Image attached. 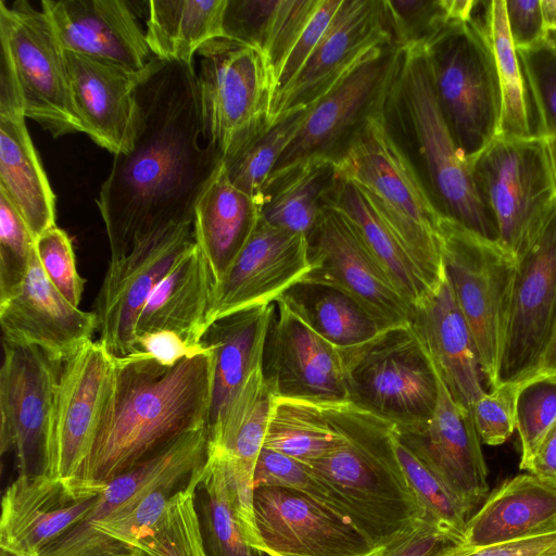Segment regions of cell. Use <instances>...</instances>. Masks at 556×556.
I'll return each mask as SVG.
<instances>
[{
	"instance_id": "cell-1",
	"label": "cell",
	"mask_w": 556,
	"mask_h": 556,
	"mask_svg": "<svg viewBox=\"0 0 556 556\" xmlns=\"http://www.w3.org/2000/svg\"><path fill=\"white\" fill-rule=\"evenodd\" d=\"M200 137L193 64L154 58L136 89L132 146L114 155L97 199L111 261L161 228L194 220L195 206L223 163L219 149L201 146Z\"/></svg>"
},
{
	"instance_id": "cell-2",
	"label": "cell",
	"mask_w": 556,
	"mask_h": 556,
	"mask_svg": "<svg viewBox=\"0 0 556 556\" xmlns=\"http://www.w3.org/2000/svg\"><path fill=\"white\" fill-rule=\"evenodd\" d=\"M213 358L205 351L174 366L143 352L115 357L111 395L79 478L106 483L207 427Z\"/></svg>"
},
{
	"instance_id": "cell-3",
	"label": "cell",
	"mask_w": 556,
	"mask_h": 556,
	"mask_svg": "<svg viewBox=\"0 0 556 556\" xmlns=\"http://www.w3.org/2000/svg\"><path fill=\"white\" fill-rule=\"evenodd\" d=\"M320 405L339 438L308 466L341 496L353 525L383 548L427 519L394 450L397 427L352 401Z\"/></svg>"
},
{
	"instance_id": "cell-4",
	"label": "cell",
	"mask_w": 556,
	"mask_h": 556,
	"mask_svg": "<svg viewBox=\"0 0 556 556\" xmlns=\"http://www.w3.org/2000/svg\"><path fill=\"white\" fill-rule=\"evenodd\" d=\"M386 105L366 121L336 161L337 172L369 198L433 289L445 275L440 239L444 215L394 139Z\"/></svg>"
},
{
	"instance_id": "cell-5",
	"label": "cell",
	"mask_w": 556,
	"mask_h": 556,
	"mask_svg": "<svg viewBox=\"0 0 556 556\" xmlns=\"http://www.w3.org/2000/svg\"><path fill=\"white\" fill-rule=\"evenodd\" d=\"M386 110L413 139L427 189L442 215L498 241L497 229L476 188L471 166L457 147L439 105L426 50H401Z\"/></svg>"
},
{
	"instance_id": "cell-6",
	"label": "cell",
	"mask_w": 556,
	"mask_h": 556,
	"mask_svg": "<svg viewBox=\"0 0 556 556\" xmlns=\"http://www.w3.org/2000/svg\"><path fill=\"white\" fill-rule=\"evenodd\" d=\"M489 1H476L468 21L447 28L426 50L442 114L470 163L498 135L502 98L486 31Z\"/></svg>"
},
{
	"instance_id": "cell-7",
	"label": "cell",
	"mask_w": 556,
	"mask_h": 556,
	"mask_svg": "<svg viewBox=\"0 0 556 556\" xmlns=\"http://www.w3.org/2000/svg\"><path fill=\"white\" fill-rule=\"evenodd\" d=\"M445 276L471 330L483 377L496 387L517 257L498 241L443 216L440 223Z\"/></svg>"
},
{
	"instance_id": "cell-8",
	"label": "cell",
	"mask_w": 556,
	"mask_h": 556,
	"mask_svg": "<svg viewBox=\"0 0 556 556\" xmlns=\"http://www.w3.org/2000/svg\"><path fill=\"white\" fill-rule=\"evenodd\" d=\"M470 166L481 201L496 226L498 242L518 258L556 205L546 139L496 137Z\"/></svg>"
},
{
	"instance_id": "cell-9",
	"label": "cell",
	"mask_w": 556,
	"mask_h": 556,
	"mask_svg": "<svg viewBox=\"0 0 556 556\" xmlns=\"http://www.w3.org/2000/svg\"><path fill=\"white\" fill-rule=\"evenodd\" d=\"M349 401L419 433L438 400V376L410 323L394 326L346 359Z\"/></svg>"
},
{
	"instance_id": "cell-10",
	"label": "cell",
	"mask_w": 556,
	"mask_h": 556,
	"mask_svg": "<svg viewBox=\"0 0 556 556\" xmlns=\"http://www.w3.org/2000/svg\"><path fill=\"white\" fill-rule=\"evenodd\" d=\"M197 54L203 138L224 155L270 124L271 76L257 49L228 38L206 42Z\"/></svg>"
},
{
	"instance_id": "cell-11",
	"label": "cell",
	"mask_w": 556,
	"mask_h": 556,
	"mask_svg": "<svg viewBox=\"0 0 556 556\" xmlns=\"http://www.w3.org/2000/svg\"><path fill=\"white\" fill-rule=\"evenodd\" d=\"M400 58L401 49L395 45L375 49L308 106L300 130L274 167L267 185L308 161L336 162L366 121L386 105Z\"/></svg>"
},
{
	"instance_id": "cell-12",
	"label": "cell",
	"mask_w": 556,
	"mask_h": 556,
	"mask_svg": "<svg viewBox=\"0 0 556 556\" xmlns=\"http://www.w3.org/2000/svg\"><path fill=\"white\" fill-rule=\"evenodd\" d=\"M0 45L8 53L25 116L54 138L84 132L76 112L64 51L42 11L17 0L0 1Z\"/></svg>"
},
{
	"instance_id": "cell-13",
	"label": "cell",
	"mask_w": 556,
	"mask_h": 556,
	"mask_svg": "<svg viewBox=\"0 0 556 556\" xmlns=\"http://www.w3.org/2000/svg\"><path fill=\"white\" fill-rule=\"evenodd\" d=\"M197 244L192 222L173 224L111 261L97 296L99 342L114 357L137 353L136 324L150 295Z\"/></svg>"
},
{
	"instance_id": "cell-14",
	"label": "cell",
	"mask_w": 556,
	"mask_h": 556,
	"mask_svg": "<svg viewBox=\"0 0 556 556\" xmlns=\"http://www.w3.org/2000/svg\"><path fill=\"white\" fill-rule=\"evenodd\" d=\"M61 367L38 346L3 341L0 451L14 453L21 475L47 473Z\"/></svg>"
},
{
	"instance_id": "cell-15",
	"label": "cell",
	"mask_w": 556,
	"mask_h": 556,
	"mask_svg": "<svg viewBox=\"0 0 556 556\" xmlns=\"http://www.w3.org/2000/svg\"><path fill=\"white\" fill-rule=\"evenodd\" d=\"M555 323L556 205L535 240L517 258L496 387L518 384L536 374Z\"/></svg>"
},
{
	"instance_id": "cell-16",
	"label": "cell",
	"mask_w": 556,
	"mask_h": 556,
	"mask_svg": "<svg viewBox=\"0 0 556 556\" xmlns=\"http://www.w3.org/2000/svg\"><path fill=\"white\" fill-rule=\"evenodd\" d=\"M115 357L92 340L62 363L47 475L77 478L96 441L111 395Z\"/></svg>"
},
{
	"instance_id": "cell-17",
	"label": "cell",
	"mask_w": 556,
	"mask_h": 556,
	"mask_svg": "<svg viewBox=\"0 0 556 556\" xmlns=\"http://www.w3.org/2000/svg\"><path fill=\"white\" fill-rule=\"evenodd\" d=\"M274 306L263 371L275 395L317 403L349 401L342 352L323 338L285 294Z\"/></svg>"
},
{
	"instance_id": "cell-18",
	"label": "cell",
	"mask_w": 556,
	"mask_h": 556,
	"mask_svg": "<svg viewBox=\"0 0 556 556\" xmlns=\"http://www.w3.org/2000/svg\"><path fill=\"white\" fill-rule=\"evenodd\" d=\"M256 548L270 556H375L376 547L349 519L290 489L253 492Z\"/></svg>"
},
{
	"instance_id": "cell-19",
	"label": "cell",
	"mask_w": 556,
	"mask_h": 556,
	"mask_svg": "<svg viewBox=\"0 0 556 556\" xmlns=\"http://www.w3.org/2000/svg\"><path fill=\"white\" fill-rule=\"evenodd\" d=\"M308 243L313 268L302 281L339 290L392 326L409 323L412 306L339 211L324 213Z\"/></svg>"
},
{
	"instance_id": "cell-20",
	"label": "cell",
	"mask_w": 556,
	"mask_h": 556,
	"mask_svg": "<svg viewBox=\"0 0 556 556\" xmlns=\"http://www.w3.org/2000/svg\"><path fill=\"white\" fill-rule=\"evenodd\" d=\"M394 45L382 0H342L306 64L275 101L270 123L306 109L339 84L375 49Z\"/></svg>"
},
{
	"instance_id": "cell-21",
	"label": "cell",
	"mask_w": 556,
	"mask_h": 556,
	"mask_svg": "<svg viewBox=\"0 0 556 556\" xmlns=\"http://www.w3.org/2000/svg\"><path fill=\"white\" fill-rule=\"evenodd\" d=\"M104 486L79 477L63 480L47 473H18L2 496L0 549L37 556L88 515Z\"/></svg>"
},
{
	"instance_id": "cell-22",
	"label": "cell",
	"mask_w": 556,
	"mask_h": 556,
	"mask_svg": "<svg viewBox=\"0 0 556 556\" xmlns=\"http://www.w3.org/2000/svg\"><path fill=\"white\" fill-rule=\"evenodd\" d=\"M308 239L261 217L247 243L216 282L207 326L236 312L271 304L312 270Z\"/></svg>"
},
{
	"instance_id": "cell-23",
	"label": "cell",
	"mask_w": 556,
	"mask_h": 556,
	"mask_svg": "<svg viewBox=\"0 0 556 556\" xmlns=\"http://www.w3.org/2000/svg\"><path fill=\"white\" fill-rule=\"evenodd\" d=\"M41 7L64 51L132 73L143 72L155 58L127 1L42 0Z\"/></svg>"
},
{
	"instance_id": "cell-24",
	"label": "cell",
	"mask_w": 556,
	"mask_h": 556,
	"mask_svg": "<svg viewBox=\"0 0 556 556\" xmlns=\"http://www.w3.org/2000/svg\"><path fill=\"white\" fill-rule=\"evenodd\" d=\"M0 325L3 341L38 346L63 363L91 340L98 318L59 292L41 268L34 247L23 285L0 302Z\"/></svg>"
},
{
	"instance_id": "cell-25",
	"label": "cell",
	"mask_w": 556,
	"mask_h": 556,
	"mask_svg": "<svg viewBox=\"0 0 556 556\" xmlns=\"http://www.w3.org/2000/svg\"><path fill=\"white\" fill-rule=\"evenodd\" d=\"M400 434L472 515L489 492L481 441L471 412L453 399L439 376L437 405L427 426L419 433Z\"/></svg>"
},
{
	"instance_id": "cell-26",
	"label": "cell",
	"mask_w": 556,
	"mask_h": 556,
	"mask_svg": "<svg viewBox=\"0 0 556 556\" xmlns=\"http://www.w3.org/2000/svg\"><path fill=\"white\" fill-rule=\"evenodd\" d=\"M409 323L453 399L471 412L485 393L484 377L471 330L445 275L412 306Z\"/></svg>"
},
{
	"instance_id": "cell-27",
	"label": "cell",
	"mask_w": 556,
	"mask_h": 556,
	"mask_svg": "<svg viewBox=\"0 0 556 556\" xmlns=\"http://www.w3.org/2000/svg\"><path fill=\"white\" fill-rule=\"evenodd\" d=\"M64 56L84 132L114 155L128 152L134 139L136 89L144 71L132 73L68 51Z\"/></svg>"
},
{
	"instance_id": "cell-28",
	"label": "cell",
	"mask_w": 556,
	"mask_h": 556,
	"mask_svg": "<svg viewBox=\"0 0 556 556\" xmlns=\"http://www.w3.org/2000/svg\"><path fill=\"white\" fill-rule=\"evenodd\" d=\"M556 533V484L530 472L505 480L467 521L462 545L480 547Z\"/></svg>"
},
{
	"instance_id": "cell-29",
	"label": "cell",
	"mask_w": 556,
	"mask_h": 556,
	"mask_svg": "<svg viewBox=\"0 0 556 556\" xmlns=\"http://www.w3.org/2000/svg\"><path fill=\"white\" fill-rule=\"evenodd\" d=\"M274 303L252 306L211 323L201 345L213 358V383L207 419L211 431L251 371L263 363Z\"/></svg>"
},
{
	"instance_id": "cell-30",
	"label": "cell",
	"mask_w": 556,
	"mask_h": 556,
	"mask_svg": "<svg viewBox=\"0 0 556 556\" xmlns=\"http://www.w3.org/2000/svg\"><path fill=\"white\" fill-rule=\"evenodd\" d=\"M215 285L208 262L195 244L148 299L136 324V338L169 330L191 346H202Z\"/></svg>"
},
{
	"instance_id": "cell-31",
	"label": "cell",
	"mask_w": 556,
	"mask_h": 556,
	"mask_svg": "<svg viewBox=\"0 0 556 556\" xmlns=\"http://www.w3.org/2000/svg\"><path fill=\"white\" fill-rule=\"evenodd\" d=\"M25 119L24 111L0 112V192L36 240L55 226V195Z\"/></svg>"
},
{
	"instance_id": "cell-32",
	"label": "cell",
	"mask_w": 556,
	"mask_h": 556,
	"mask_svg": "<svg viewBox=\"0 0 556 556\" xmlns=\"http://www.w3.org/2000/svg\"><path fill=\"white\" fill-rule=\"evenodd\" d=\"M320 0H227L223 37L257 49L274 84ZM274 94V93H273Z\"/></svg>"
},
{
	"instance_id": "cell-33",
	"label": "cell",
	"mask_w": 556,
	"mask_h": 556,
	"mask_svg": "<svg viewBox=\"0 0 556 556\" xmlns=\"http://www.w3.org/2000/svg\"><path fill=\"white\" fill-rule=\"evenodd\" d=\"M261 204L237 189L222 167L199 200L194 211L197 245L219 281L252 235Z\"/></svg>"
},
{
	"instance_id": "cell-34",
	"label": "cell",
	"mask_w": 556,
	"mask_h": 556,
	"mask_svg": "<svg viewBox=\"0 0 556 556\" xmlns=\"http://www.w3.org/2000/svg\"><path fill=\"white\" fill-rule=\"evenodd\" d=\"M339 180L334 161H308L266 186L260 217L308 239L331 207Z\"/></svg>"
},
{
	"instance_id": "cell-35",
	"label": "cell",
	"mask_w": 556,
	"mask_h": 556,
	"mask_svg": "<svg viewBox=\"0 0 556 556\" xmlns=\"http://www.w3.org/2000/svg\"><path fill=\"white\" fill-rule=\"evenodd\" d=\"M331 207L339 211L352 224L367 249L410 306L431 290L401 241L358 186L340 178Z\"/></svg>"
},
{
	"instance_id": "cell-36",
	"label": "cell",
	"mask_w": 556,
	"mask_h": 556,
	"mask_svg": "<svg viewBox=\"0 0 556 556\" xmlns=\"http://www.w3.org/2000/svg\"><path fill=\"white\" fill-rule=\"evenodd\" d=\"M227 0H150L146 38L160 60L193 64L198 51L223 37Z\"/></svg>"
},
{
	"instance_id": "cell-37",
	"label": "cell",
	"mask_w": 556,
	"mask_h": 556,
	"mask_svg": "<svg viewBox=\"0 0 556 556\" xmlns=\"http://www.w3.org/2000/svg\"><path fill=\"white\" fill-rule=\"evenodd\" d=\"M285 295L344 359L394 327L330 287L301 281Z\"/></svg>"
},
{
	"instance_id": "cell-38",
	"label": "cell",
	"mask_w": 556,
	"mask_h": 556,
	"mask_svg": "<svg viewBox=\"0 0 556 556\" xmlns=\"http://www.w3.org/2000/svg\"><path fill=\"white\" fill-rule=\"evenodd\" d=\"M205 556H264L250 545L236 509L226 458L210 445L194 491Z\"/></svg>"
},
{
	"instance_id": "cell-39",
	"label": "cell",
	"mask_w": 556,
	"mask_h": 556,
	"mask_svg": "<svg viewBox=\"0 0 556 556\" xmlns=\"http://www.w3.org/2000/svg\"><path fill=\"white\" fill-rule=\"evenodd\" d=\"M308 108L288 112L223 155L222 169L228 181L262 203L269 176L300 130Z\"/></svg>"
},
{
	"instance_id": "cell-40",
	"label": "cell",
	"mask_w": 556,
	"mask_h": 556,
	"mask_svg": "<svg viewBox=\"0 0 556 556\" xmlns=\"http://www.w3.org/2000/svg\"><path fill=\"white\" fill-rule=\"evenodd\" d=\"M485 24L497 67L502 98L497 137L518 139L538 136L528 86L507 26L504 0L488 2Z\"/></svg>"
},
{
	"instance_id": "cell-41",
	"label": "cell",
	"mask_w": 556,
	"mask_h": 556,
	"mask_svg": "<svg viewBox=\"0 0 556 556\" xmlns=\"http://www.w3.org/2000/svg\"><path fill=\"white\" fill-rule=\"evenodd\" d=\"M338 438L320 403L275 395L263 447L309 465Z\"/></svg>"
},
{
	"instance_id": "cell-42",
	"label": "cell",
	"mask_w": 556,
	"mask_h": 556,
	"mask_svg": "<svg viewBox=\"0 0 556 556\" xmlns=\"http://www.w3.org/2000/svg\"><path fill=\"white\" fill-rule=\"evenodd\" d=\"M393 42L427 50L452 25L468 21L475 0H382Z\"/></svg>"
},
{
	"instance_id": "cell-43",
	"label": "cell",
	"mask_w": 556,
	"mask_h": 556,
	"mask_svg": "<svg viewBox=\"0 0 556 556\" xmlns=\"http://www.w3.org/2000/svg\"><path fill=\"white\" fill-rule=\"evenodd\" d=\"M393 445L403 472L427 519L438 525L454 543L460 544L471 513L403 440L397 428L393 434Z\"/></svg>"
},
{
	"instance_id": "cell-44",
	"label": "cell",
	"mask_w": 556,
	"mask_h": 556,
	"mask_svg": "<svg viewBox=\"0 0 556 556\" xmlns=\"http://www.w3.org/2000/svg\"><path fill=\"white\" fill-rule=\"evenodd\" d=\"M533 106L538 136L556 138V30L534 46L516 50Z\"/></svg>"
},
{
	"instance_id": "cell-45",
	"label": "cell",
	"mask_w": 556,
	"mask_h": 556,
	"mask_svg": "<svg viewBox=\"0 0 556 556\" xmlns=\"http://www.w3.org/2000/svg\"><path fill=\"white\" fill-rule=\"evenodd\" d=\"M258 485L290 489L351 521L344 501L308 465L266 447L255 467L254 488Z\"/></svg>"
},
{
	"instance_id": "cell-46",
	"label": "cell",
	"mask_w": 556,
	"mask_h": 556,
	"mask_svg": "<svg viewBox=\"0 0 556 556\" xmlns=\"http://www.w3.org/2000/svg\"><path fill=\"white\" fill-rule=\"evenodd\" d=\"M556 424V376H535L519 383L516 400V429L525 467L541 441Z\"/></svg>"
},
{
	"instance_id": "cell-47",
	"label": "cell",
	"mask_w": 556,
	"mask_h": 556,
	"mask_svg": "<svg viewBox=\"0 0 556 556\" xmlns=\"http://www.w3.org/2000/svg\"><path fill=\"white\" fill-rule=\"evenodd\" d=\"M34 243L25 222L0 192V302L13 296L23 285Z\"/></svg>"
},
{
	"instance_id": "cell-48",
	"label": "cell",
	"mask_w": 556,
	"mask_h": 556,
	"mask_svg": "<svg viewBox=\"0 0 556 556\" xmlns=\"http://www.w3.org/2000/svg\"><path fill=\"white\" fill-rule=\"evenodd\" d=\"M34 247L47 278L72 305L79 307L86 280L77 270L68 235L55 225L41 233Z\"/></svg>"
},
{
	"instance_id": "cell-49",
	"label": "cell",
	"mask_w": 556,
	"mask_h": 556,
	"mask_svg": "<svg viewBox=\"0 0 556 556\" xmlns=\"http://www.w3.org/2000/svg\"><path fill=\"white\" fill-rule=\"evenodd\" d=\"M519 383L501 384L485 392L472 406L471 415L480 441L500 445L516 430V400Z\"/></svg>"
},
{
	"instance_id": "cell-50",
	"label": "cell",
	"mask_w": 556,
	"mask_h": 556,
	"mask_svg": "<svg viewBox=\"0 0 556 556\" xmlns=\"http://www.w3.org/2000/svg\"><path fill=\"white\" fill-rule=\"evenodd\" d=\"M342 0H320L318 8L285 61L274 84L273 104L295 80L329 27ZM271 110V109H270Z\"/></svg>"
},
{
	"instance_id": "cell-51",
	"label": "cell",
	"mask_w": 556,
	"mask_h": 556,
	"mask_svg": "<svg viewBox=\"0 0 556 556\" xmlns=\"http://www.w3.org/2000/svg\"><path fill=\"white\" fill-rule=\"evenodd\" d=\"M453 543L438 525L421 519L375 556H435Z\"/></svg>"
},
{
	"instance_id": "cell-52",
	"label": "cell",
	"mask_w": 556,
	"mask_h": 556,
	"mask_svg": "<svg viewBox=\"0 0 556 556\" xmlns=\"http://www.w3.org/2000/svg\"><path fill=\"white\" fill-rule=\"evenodd\" d=\"M507 26L516 50L540 42L547 34L541 0H504Z\"/></svg>"
},
{
	"instance_id": "cell-53",
	"label": "cell",
	"mask_w": 556,
	"mask_h": 556,
	"mask_svg": "<svg viewBox=\"0 0 556 556\" xmlns=\"http://www.w3.org/2000/svg\"><path fill=\"white\" fill-rule=\"evenodd\" d=\"M136 344L138 351L166 367L205 351L204 346H191L179 334L169 330L141 333L137 336Z\"/></svg>"
},
{
	"instance_id": "cell-54",
	"label": "cell",
	"mask_w": 556,
	"mask_h": 556,
	"mask_svg": "<svg viewBox=\"0 0 556 556\" xmlns=\"http://www.w3.org/2000/svg\"><path fill=\"white\" fill-rule=\"evenodd\" d=\"M450 556H556V533L480 547L453 544Z\"/></svg>"
},
{
	"instance_id": "cell-55",
	"label": "cell",
	"mask_w": 556,
	"mask_h": 556,
	"mask_svg": "<svg viewBox=\"0 0 556 556\" xmlns=\"http://www.w3.org/2000/svg\"><path fill=\"white\" fill-rule=\"evenodd\" d=\"M525 470L556 484V424L543 438Z\"/></svg>"
},
{
	"instance_id": "cell-56",
	"label": "cell",
	"mask_w": 556,
	"mask_h": 556,
	"mask_svg": "<svg viewBox=\"0 0 556 556\" xmlns=\"http://www.w3.org/2000/svg\"><path fill=\"white\" fill-rule=\"evenodd\" d=\"M535 376H556V323Z\"/></svg>"
},
{
	"instance_id": "cell-57",
	"label": "cell",
	"mask_w": 556,
	"mask_h": 556,
	"mask_svg": "<svg viewBox=\"0 0 556 556\" xmlns=\"http://www.w3.org/2000/svg\"><path fill=\"white\" fill-rule=\"evenodd\" d=\"M546 30H556V0H541Z\"/></svg>"
},
{
	"instance_id": "cell-58",
	"label": "cell",
	"mask_w": 556,
	"mask_h": 556,
	"mask_svg": "<svg viewBox=\"0 0 556 556\" xmlns=\"http://www.w3.org/2000/svg\"><path fill=\"white\" fill-rule=\"evenodd\" d=\"M548 147L555 185H556V138H545Z\"/></svg>"
},
{
	"instance_id": "cell-59",
	"label": "cell",
	"mask_w": 556,
	"mask_h": 556,
	"mask_svg": "<svg viewBox=\"0 0 556 556\" xmlns=\"http://www.w3.org/2000/svg\"><path fill=\"white\" fill-rule=\"evenodd\" d=\"M454 544V543H453ZM450 544L446 547H444L442 551H440L435 556H448L450 554V547L453 545Z\"/></svg>"
},
{
	"instance_id": "cell-60",
	"label": "cell",
	"mask_w": 556,
	"mask_h": 556,
	"mask_svg": "<svg viewBox=\"0 0 556 556\" xmlns=\"http://www.w3.org/2000/svg\"><path fill=\"white\" fill-rule=\"evenodd\" d=\"M0 556H15V555H13V554H11V553H9L7 551L1 549Z\"/></svg>"
},
{
	"instance_id": "cell-61",
	"label": "cell",
	"mask_w": 556,
	"mask_h": 556,
	"mask_svg": "<svg viewBox=\"0 0 556 556\" xmlns=\"http://www.w3.org/2000/svg\"><path fill=\"white\" fill-rule=\"evenodd\" d=\"M263 554H264V556H270V555H267V554H265V553H263Z\"/></svg>"
}]
</instances>
